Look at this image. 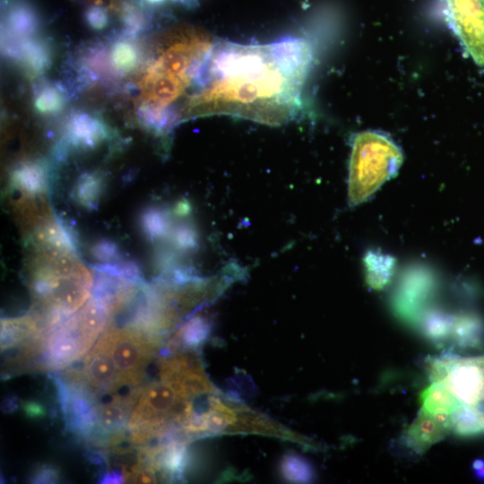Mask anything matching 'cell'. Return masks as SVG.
Wrapping results in <instances>:
<instances>
[{"label": "cell", "mask_w": 484, "mask_h": 484, "mask_svg": "<svg viewBox=\"0 0 484 484\" xmlns=\"http://www.w3.org/2000/svg\"><path fill=\"white\" fill-rule=\"evenodd\" d=\"M429 376L460 402L475 407L484 403V357L436 358L430 361Z\"/></svg>", "instance_id": "3957f363"}, {"label": "cell", "mask_w": 484, "mask_h": 484, "mask_svg": "<svg viewBox=\"0 0 484 484\" xmlns=\"http://www.w3.org/2000/svg\"><path fill=\"white\" fill-rule=\"evenodd\" d=\"M89 7H101L108 11L119 12L122 4H117L116 0H76Z\"/></svg>", "instance_id": "484cf974"}, {"label": "cell", "mask_w": 484, "mask_h": 484, "mask_svg": "<svg viewBox=\"0 0 484 484\" xmlns=\"http://www.w3.org/2000/svg\"><path fill=\"white\" fill-rule=\"evenodd\" d=\"M311 63V48L298 38L264 45L215 40L180 110V121L229 115L269 125L285 124L301 108Z\"/></svg>", "instance_id": "6da1fadb"}, {"label": "cell", "mask_w": 484, "mask_h": 484, "mask_svg": "<svg viewBox=\"0 0 484 484\" xmlns=\"http://www.w3.org/2000/svg\"><path fill=\"white\" fill-rule=\"evenodd\" d=\"M65 91L60 85L49 82L41 84L34 95L35 109L43 115H54L60 112L66 101Z\"/></svg>", "instance_id": "ac0fdd59"}, {"label": "cell", "mask_w": 484, "mask_h": 484, "mask_svg": "<svg viewBox=\"0 0 484 484\" xmlns=\"http://www.w3.org/2000/svg\"><path fill=\"white\" fill-rule=\"evenodd\" d=\"M363 261L367 284L374 290L385 288L393 275L394 257L380 250H369L364 255Z\"/></svg>", "instance_id": "5bb4252c"}, {"label": "cell", "mask_w": 484, "mask_h": 484, "mask_svg": "<svg viewBox=\"0 0 484 484\" xmlns=\"http://www.w3.org/2000/svg\"><path fill=\"white\" fill-rule=\"evenodd\" d=\"M123 22L125 36L133 38L146 27L147 20L143 13L134 4L122 3L118 12Z\"/></svg>", "instance_id": "7402d4cb"}, {"label": "cell", "mask_w": 484, "mask_h": 484, "mask_svg": "<svg viewBox=\"0 0 484 484\" xmlns=\"http://www.w3.org/2000/svg\"><path fill=\"white\" fill-rule=\"evenodd\" d=\"M437 289L435 273L424 266L407 269L392 297L394 315L403 323L419 324Z\"/></svg>", "instance_id": "5b68a950"}, {"label": "cell", "mask_w": 484, "mask_h": 484, "mask_svg": "<svg viewBox=\"0 0 484 484\" xmlns=\"http://www.w3.org/2000/svg\"><path fill=\"white\" fill-rule=\"evenodd\" d=\"M25 414L31 418H38L45 415V409L37 402H28L22 404Z\"/></svg>", "instance_id": "4316f807"}, {"label": "cell", "mask_w": 484, "mask_h": 484, "mask_svg": "<svg viewBox=\"0 0 484 484\" xmlns=\"http://www.w3.org/2000/svg\"><path fill=\"white\" fill-rule=\"evenodd\" d=\"M39 23L38 14L30 4L13 2L4 12V39L22 40L32 38Z\"/></svg>", "instance_id": "8fae6325"}, {"label": "cell", "mask_w": 484, "mask_h": 484, "mask_svg": "<svg viewBox=\"0 0 484 484\" xmlns=\"http://www.w3.org/2000/svg\"><path fill=\"white\" fill-rule=\"evenodd\" d=\"M150 5H160L167 0H144Z\"/></svg>", "instance_id": "4dcf8cb0"}, {"label": "cell", "mask_w": 484, "mask_h": 484, "mask_svg": "<svg viewBox=\"0 0 484 484\" xmlns=\"http://www.w3.org/2000/svg\"><path fill=\"white\" fill-rule=\"evenodd\" d=\"M173 2L181 4L186 6H192L197 3L198 0H172Z\"/></svg>", "instance_id": "f546056e"}, {"label": "cell", "mask_w": 484, "mask_h": 484, "mask_svg": "<svg viewBox=\"0 0 484 484\" xmlns=\"http://www.w3.org/2000/svg\"><path fill=\"white\" fill-rule=\"evenodd\" d=\"M210 326L203 317H194L179 331L178 337L187 346H197L208 335Z\"/></svg>", "instance_id": "603a6c76"}, {"label": "cell", "mask_w": 484, "mask_h": 484, "mask_svg": "<svg viewBox=\"0 0 484 484\" xmlns=\"http://www.w3.org/2000/svg\"><path fill=\"white\" fill-rule=\"evenodd\" d=\"M448 431L421 410L405 429L402 437L408 447L418 454H422L444 439Z\"/></svg>", "instance_id": "30bf717a"}, {"label": "cell", "mask_w": 484, "mask_h": 484, "mask_svg": "<svg viewBox=\"0 0 484 484\" xmlns=\"http://www.w3.org/2000/svg\"><path fill=\"white\" fill-rule=\"evenodd\" d=\"M58 480V472L50 466L39 468L32 478L34 483H53Z\"/></svg>", "instance_id": "d4e9b609"}, {"label": "cell", "mask_w": 484, "mask_h": 484, "mask_svg": "<svg viewBox=\"0 0 484 484\" xmlns=\"http://www.w3.org/2000/svg\"><path fill=\"white\" fill-rule=\"evenodd\" d=\"M85 22L95 30H101L109 24L108 10L101 7H89L84 12Z\"/></svg>", "instance_id": "cb8c5ba5"}, {"label": "cell", "mask_w": 484, "mask_h": 484, "mask_svg": "<svg viewBox=\"0 0 484 484\" xmlns=\"http://www.w3.org/2000/svg\"><path fill=\"white\" fill-rule=\"evenodd\" d=\"M131 39L125 35L110 47L109 62L115 73L119 75L132 72L140 63V49Z\"/></svg>", "instance_id": "2e32d148"}, {"label": "cell", "mask_w": 484, "mask_h": 484, "mask_svg": "<svg viewBox=\"0 0 484 484\" xmlns=\"http://www.w3.org/2000/svg\"><path fill=\"white\" fill-rule=\"evenodd\" d=\"M421 410L428 414L436 410L451 412L461 402L439 382H434L420 394Z\"/></svg>", "instance_id": "d6986e66"}, {"label": "cell", "mask_w": 484, "mask_h": 484, "mask_svg": "<svg viewBox=\"0 0 484 484\" xmlns=\"http://www.w3.org/2000/svg\"><path fill=\"white\" fill-rule=\"evenodd\" d=\"M284 477L294 482H308L313 480L314 471L311 465L297 455H288L281 464Z\"/></svg>", "instance_id": "44dd1931"}, {"label": "cell", "mask_w": 484, "mask_h": 484, "mask_svg": "<svg viewBox=\"0 0 484 484\" xmlns=\"http://www.w3.org/2000/svg\"><path fill=\"white\" fill-rule=\"evenodd\" d=\"M454 31L473 61L484 68V0H444Z\"/></svg>", "instance_id": "8992f818"}, {"label": "cell", "mask_w": 484, "mask_h": 484, "mask_svg": "<svg viewBox=\"0 0 484 484\" xmlns=\"http://www.w3.org/2000/svg\"><path fill=\"white\" fill-rule=\"evenodd\" d=\"M128 402L113 399L111 402L102 404L98 409L97 422L100 428L106 432H117L126 420V410L130 406Z\"/></svg>", "instance_id": "ffe728a7"}, {"label": "cell", "mask_w": 484, "mask_h": 484, "mask_svg": "<svg viewBox=\"0 0 484 484\" xmlns=\"http://www.w3.org/2000/svg\"><path fill=\"white\" fill-rule=\"evenodd\" d=\"M424 337L436 344H443L451 338L452 315L438 309H428L419 321Z\"/></svg>", "instance_id": "e0dca14e"}, {"label": "cell", "mask_w": 484, "mask_h": 484, "mask_svg": "<svg viewBox=\"0 0 484 484\" xmlns=\"http://www.w3.org/2000/svg\"><path fill=\"white\" fill-rule=\"evenodd\" d=\"M125 480V477L122 475V473H119L117 471H113L107 473L105 477L102 479V483H121Z\"/></svg>", "instance_id": "f1b7e54d"}, {"label": "cell", "mask_w": 484, "mask_h": 484, "mask_svg": "<svg viewBox=\"0 0 484 484\" xmlns=\"http://www.w3.org/2000/svg\"><path fill=\"white\" fill-rule=\"evenodd\" d=\"M474 476L479 480H484V460L475 459L471 465Z\"/></svg>", "instance_id": "83f0119b"}, {"label": "cell", "mask_w": 484, "mask_h": 484, "mask_svg": "<svg viewBox=\"0 0 484 484\" xmlns=\"http://www.w3.org/2000/svg\"><path fill=\"white\" fill-rule=\"evenodd\" d=\"M57 386L68 428L80 434L87 435L98 418V410H95L91 401V394L84 393L81 390L71 389L61 381Z\"/></svg>", "instance_id": "ba28073f"}, {"label": "cell", "mask_w": 484, "mask_h": 484, "mask_svg": "<svg viewBox=\"0 0 484 484\" xmlns=\"http://www.w3.org/2000/svg\"><path fill=\"white\" fill-rule=\"evenodd\" d=\"M82 384L90 392L108 393L121 388L117 369L104 336L84 360Z\"/></svg>", "instance_id": "52a82bcc"}, {"label": "cell", "mask_w": 484, "mask_h": 484, "mask_svg": "<svg viewBox=\"0 0 484 484\" xmlns=\"http://www.w3.org/2000/svg\"><path fill=\"white\" fill-rule=\"evenodd\" d=\"M148 333L128 328L108 331L103 335L116 364L122 387L137 385L155 342Z\"/></svg>", "instance_id": "277c9868"}, {"label": "cell", "mask_w": 484, "mask_h": 484, "mask_svg": "<svg viewBox=\"0 0 484 484\" xmlns=\"http://www.w3.org/2000/svg\"><path fill=\"white\" fill-rule=\"evenodd\" d=\"M451 430L460 437L480 435L484 432V412L461 402L451 413Z\"/></svg>", "instance_id": "9a60e30c"}, {"label": "cell", "mask_w": 484, "mask_h": 484, "mask_svg": "<svg viewBox=\"0 0 484 484\" xmlns=\"http://www.w3.org/2000/svg\"><path fill=\"white\" fill-rule=\"evenodd\" d=\"M4 54L20 62L33 75L45 72L51 63V55L47 44L33 38L14 40L4 39Z\"/></svg>", "instance_id": "9c48e42d"}, {"label": "cell", "mask_w": 484, "mask_h": 484, "mask_svg": "<svg viewBox=\"0 0 484 484\" xmlns=\"http://www.w3.org/2000/svg\"><path fill=\"white\" fill-rule=\"evenodd\" d=\"M462 350L480 348L484 343V321L474 312L452 315L451 338Z\"/></svg>", "instance_id": "4fadbf2b"}, {"label": "cell", "mask_w": 484, "mask_h": 484, "mask_svg": "<svg viewBox=\"0 0 484 484\" xmlns=\"http://www.w3.org/2000/svg\"><path fill=\"white\" fill-rule=\"evenodd\" d=\"M108 127L95 116L77 112L67 124L66 141L79 147H93L108 135Z\"/></svg>", "instance_id": "7c38bea8"}, {"label": "cell", "mask_w": 484, "mask_h": 484, "mask_svg": "<svg viewBox=\"0 0 484 484\" xmlns=\"http://www.w3.org/2000/svg\"><path fill=\"white\" fill-rule=\"evenodd\" d=\"M403 160L399 146L385 134L365 131L352 140L349 169L348 199L359 205L394 177Z\"/></svg>", "instance_id": "7a4b0ae2"}]
</instances>
